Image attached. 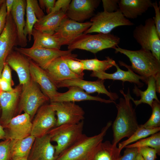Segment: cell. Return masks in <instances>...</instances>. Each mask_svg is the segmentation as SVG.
I'll use <instances>...</instances> for the list:
<instances>
[{
  "label": "cell",
  "mask_w": 160,
  "mask_h": 160,
  "mask_svg": "<svg viewBox=\"0 0 160 160\" xmlns=\"http://www.w3.org/2000/svg\"><path fill=\"white\" fill-rule=\"evenodd\" d=\"M18 160H28V158H25L21 159H19Z\"/></svg>",
  "instance_id": "f5cc1de1"
},
{
  "label": "cell",
  "mask_w": 160,
  "mask_h": 160,
  "mask_svg": "<svg viewBox=\"0 0 160 160\" xmlns=\"http://www.w3.org/2000/svg\"><path fill=\"white\" fill-rule=\"evenodd\" d=\"M160 127L153 128H146L139 125L138 129L127 140L119 143L118 148L122 150L130 143L144 138L159 132Z\"/></svg>",
  "instance_id": "d6a6232c"
},
{
  "label": "cell",
  "mask_w": 160,
  "mask_h": 160,
  "mask_svg": "<svg viewBox=\"0 0 160 160\" xmlns=\"http://www.w3.org/2000/svg\"><path fill=\"white\" fill-rule=\"evenodd\" d=\"M75 55L72 53L57 58L45 70L55 84L67 80L78 78L83 79V77L78 75L71 71L66 62L67 58Z\"/></svg>",
  "instance_id": "e0dca14e"
},
{
  "label": "cell",
  "mask_w": 160,
  "mask_h": 160,
  "mask_svg": "<svg viewBox=\"0 0 160 160\" xmlns=\"http://www.w3.org/2000/svg\"><path fill=\"white\" fill-rule=\"evenodd\" d=\"M14 48L15 50L32 60L44 70L56 58L72 54V51L42 47L25 48L15 47Z\"/></svg>",
  "instance_id": "9c48e42d"
},
{
  "label": "cell",
  "mask_w": 160,
  "mask_h": 160,
  "mask_svg": "<svg viewBox=\"0 0 160 160\" xmlns=\"http://www.w3.org/2000/svg\"><path fill=\"white\" fill-rule=\"evenodd\" d=\"M32 36L33 43L32 48L42 47L49 49H60L64 45L63 41L55 35L41 32L33 28Z\"/></svg>",
  "instance_id": "83f0119b"
},
{
  "label": "cell",
  "mask_w": 160,
  "mask_h": 160,
  "mask_svg": "<svg viewBox=\"0 0 160 160\" xmlns=\"http://www.w3.org/2000/svg\"><path fill=\"white\" fill-rule=\"evenodd\" d=\"M152 6L154 9L155 15L153 18L157 33L160 36V11L157 1L152 2Z\"/></svg>",
  "instance_id": "b9f144b4"
},
{
  "label": "cell",
  "mask_w": 160,
  "mask_h": 160,
  "mask_svg": "<svg viewBox=\"0 0 160 160\" xmlns=\"http://www.w3.org/2000/svg\"><path fill=\"white\" fill-rule=\"evenodd\" d=\"M77 55L70 57L66 60L67 64L71 71L74 73L79 76L83 77L84 70L82 63L76 58Z\"/></svg>",
  "instance_id": "d590c367"
},
{
  "label": "cell",
  "mask_w": 160,
  "mask_h": 160,
  "mask_svg": "<svg viewBox=\"0 0 160 160\" xmlns=\"http://www.w3.org/2000/svg\"><path fill=\"white\" fill-rule=\"evenodd\" d=\"M119 62L121 66L126 67L128 70L124 71L121 70L118 65L116 63L114 66L116 68V71L113 73H109L103 71L92 72L90 76L103 80L109 79L120 80L123 82L127 81L137 84L139 87H142L143 84L141 83L140 80H141L145 83L144 79L135 73L132 70L129 65H127L122 61H119Z\"/></svg>",
  "instance_id": "d6986e66"
},
{
  "label": "cell",
  "mask_w": 160,
  "mask_h": 160,
  "mask_svg": "<svg viewBox=\"0 0 160 160\" xmlns=\"http://www.w3.org/2000/svg\"><path fill=\"white\" fill-rule=\"evenodd\" d=\"M15 140L5 139L0 142V160H10L12 149Z\"/></svg>",
  "instance_id": "8d00e7d4"
},
{
  "label": "cell",
  "mask_w": 160,
  "mask_h": 160,
  "mask_svg": "<svg viewBox=\"0 0 160 160\" xmlns=\"http://www.w3.org/2000/svg\"><path fill=\"white\" fill-rule=\"evenodd\" d=\"M139 152L144 160H156L157 154L154 149L148 147L138 148Z\"/></svg>",
  "instance_id": "74e56055"
},
{
  "label": "cell",
  "mask_w": 160,
  "mask_h": 160,
  "mask_svg": "<svg viewBox=\"0 0 160 160\" xmlns=\"http://www.w3.org/2000/svg\"><path fill=\"white\" fill-rule=\"evenodd\" d=\"M91 22L80 23L68 18L64 19L54 35L68 45L75 38L83 33L92 25Z\"/></svg>",
  "instance_id": "ac0fdd59"
},
{
  "label": "cell",
  "mask_w": 160,
  "mask_h": 160,
  "mask_svg": "<svg viewBox=\"0 0 160 160\" xmlns=\"http://www.w3.org/2000/svg\"><path fill=\"white\" fill-rule=\"evenodd\" d=\"M4 1V0H0V6L2 4Z\"/></svg>",
  "instance_id": "816d5d0a"
},
{
  "label": "cell",
  "mask_w": 160,
  "mask_h": 160,
  "mask_svg": "<svg viewBox=\"0 0 160 160\" xmlns=\"http://www.w3.org/2000/svg\"><path fill=\"white\" fill-rule=\"evenodd\" d=\"M30 63L31 78L39 85L42 92L51 101L59 93L57 88L45 70L31 60Z\"/></svg>",
  "instance_id": "ffe728a7"
},
{
  "label": "cell",
  "mask_w": 160,
  "mask_h": 160,
  "mask_svg": "<svg viewBox=\"0 0 160 160\" xmlns=\"http://www.w3.org/2000/svg\"><path fill=\"white\" fill-rule=\"evenodd\" d=\"M0 78L12 84L11 71L9 66L5 63L1 74Z\"/></svg>",
  "instance_id": "f6af8a7d"
},
{
  "label": "cell",
  "mask_w": 160,
  "mask_h": 160,
  "mask_svg": "<svg viewBox=\"0 0 160 160\" xmlns=\"http://www.w3.org/2000/svg\"><path fill=\"white\" fill-rule=\"evenodd\" d=\"M143 147H150L155 149L157 154H160V132H158L148 137L142 139L132 144H129L126 148H139Z\"/></svg>",
  "instance_id": "836d02e7"
},
{
  "label": "cell",
  "mask_w": 160,
  "mask_h": 160,
  "mask_svg": "<svg viewBox=\"0 0 160 160\" xmlns=\"http://www.w3.org/2000/svg\"><path fill=\"white\" fill-rule=\"evenodd\" d=\"M70 0H58L56 1L51 12L48 15L62 10L66 12L71 2Z\"/></svg>",
  "instance_id": "60d3db41"
},
{
  "label": "cell",
  "mask_w": 160,
  "mask_h": 160,
  "mask_svg": "<svg viewBox=\"0 0 160 160\" xmlns=\"http://www.w3.org/2000/svg\"><path fill=\"white\" fill-rule=\"evenodd\" d=\"M114 49L116 53L123 54L129 58L132 64L130 66L132 70L144 78L146 84L149 77L155 76L160 72V61L150 50L142 48L131 50L118 46Z\"/></svg>",
  "instance_id": "3957f363"
},
{
  "label": "cell",
  "mask_w": 160,
  "mask_h": 160,
  "mask_svg": "<svg viewBox=\"0 0 160 160\" xmlns=\"http://www.w3.org/2000/svg\"><path fill=\"white\" fill-rule=\"evenodd\" d=\"M17 45V29L10 14L7 17L5 28L0 35V77L7 57Z\"/></svg>",
  "instance_id": "4fadbf2b"
},
{
  "label": "cell",
  "mask_w": 160,
  "mask_h": 160,
  "mask_svg": "<svg viewBox=\"0 0 160 160\" xmlns=\"http://www.w3.org/2000/svg\"><path fill=\"white\" fill-rule=\"evenodd\" d=\"M120 92L124 97L119 99V102L115 104L117 110L116 118L112 124L113 139L112 144L116 145L123 138H129L139 127L135 110L131 101L132 97L129 88L125 94L123 90Z\"/></svg>",
  "instance_id": "6da1fadb"
},
{
  "label": "cell",
  "mask_w": 160,
  "mask_h": 160,
  "mask_svg": "<svg viewBox=\"0 0 160 160\" xmlns=\"http://www.w3.org/2000/svg\"><path fill=\"white\" fill-rule=\"evenodd\" d=\"M78 60L82 63L84 70L92 71V72H105L116 63L115 61L109 57H107L105 60H103L97 58Z\"/></svg>",
  "instance_id": "1f68e13d"
},
{
  "label": "cell",
  "mask_w": 160,
  "mask_h": 160,
  "mask_svg": "<svg viewBox=\"0 0 160 160\" xmlns=\"http://www.w3.org/2000/svg\"><path fill=\"white\" fill-rule=\"evenodd\" d=\"M31 120L25 113L14 116L4 128L5 140H20L31 135Z\"/></svg>",
  "instance_id": "5bb4252c"
},
{
  "label": "cell",
  "mask_w": 160,
  "mask_h": 160,
  "mask_svg": "<svg viewBox=\"0 0 160 160\" xmlns=\"http://www.w3.org/2000/svg\"><path fill=\"white\" fill-rule=\"evenodd\" d=\"M133 37L141 48L150 50L160 61V36L156 31L153 20L149 18L144 24L136 26L133 32Z\"/></svg>",
  "instance_id": "ba28073f"
},
{
  "label": "cell",
  "mask_w": 160,
  "mask_h": 160,
  "mask_svg": "<svg viewBox=\"0 0 160 160\" xmlns=\"http://www.w3.org/2000/svg\"><path fill=\"white\" fill-rule=\"evenodd\" d=\"M84 122L76 124H67L55 127L47 133L51 140L56 142L55 156L57 158L62 153L71 146L84 135Z\"/></svg>",
  "instance_id": "5b68a950"
},
{
  "label": "cell",
  "mask_w": 160,
  "mask_h": 160,
  "mask_svg": "<svg viewBox=\"0 0 160 160\" xmlns=\"http://www.w3.org/2000/svg\"><path fill=\"white\" fill-rule=\"evenodd\" d=\"M136 160H144L139 151L138 153L137 156Z\"/></svg>",
  "instance_id": "f907efd6"
},
{
  "label": "cell",
  "mask_w": 160,
  "mask_h": 160,
  "mask_svg": "<svg viewBox=\"0 0 160 160\" xmlns=\"http://www.w3.org/2000/svg\"><path fill=\"white\" fill-rule=\"evenodd\" d=\"M147 84V88L144 91H142L139 89L137 86L135 85L133 91L134 93L137 96H140V98L139 100H135L132 97L131 100L137 106L142 103L148 104L151 107L153 102L156 100L160 102L156 94V90L155 86V79L154 76L149 77L148 80Z\"/></svg>",
  "instance_id": "f1b7e54d"
},
{
  "label": "cell",
  "mask_w": 160,
  "mask_h": 160,
  "mask_svg": "<svg viewBox=\"0 0 160 160\" xmlns=\"http://www.w3.org/2000/svg\"><path fill=\"white\" fill-rule=\"evenodd\" d=\"M155 79V86L156 92H160V72L158 73L154 76Z\"/></svg>",
  "instance_id": "c3c4849f"
},
{
  "label": "cell",
  "mask_w": 160,
  "mask_h": 160,
  "mask_svg": "<svg viewBox=\"0 0 160 160\" xmlns=\"http://www.w3.org/2000/svg\"><path fill=\"white\" fill-rule=\"evenodd\" d=\"M30 60L25 56L15 50H12L6 59L5 63L17 73L20 85H24L31 78Z\"/></svg>",
  "instance_id": "7402d4cb"
},
{
  "label": "cell",
  "mask_w": 160,
  "mask_h": 160,
  "mask_svg": "<svg viewBox=\"0 0 160 160\" xmlns=\"http://www.w3.org/2000/svg\"><path fill=\"white\" fill-rule=\"evenodd\" d=\"M152 2L150 0H120L118 5L119 9L125 17L134 19L152 7Z\"/></svg>",
  "instance_id": "d4e9b609"
},
{
  "label": "cell",
  "mask_w": 160,
  "mask_h": 160,
  "mask_svg": "<svg viewBox=\"0 0 160 160\" xmlns=\"http://www.w3.org/2000/svg\"><path fill=\"white\" fill-rule=\"evenodd\" d=\"M104 80L99 79L96 81H90L78 78L63 81L55 84L57 88L70 86L78 87L89 94L95 92H97L98 94H105L110 98V100L115 101L119 98V96L116 93L107 90L104 84Z\"/></svg>",
  "instance_id": "9a60e30c"
},
{
  "label": "cell",
  "mask_w": 160,
  "mask_h": 160,
  "mask_svg": "<svg viewBox=\"0 0 160 160\" xmlns=\"http://www.w3.org/2000/svg\"><path fill=\"white\" fill-rule=\"evenodd\" d=\"M91 27L84 33H98L108 34L115 28L121 26H132L134 23L125 17L119 9L112 13L105 11L99 12L92 16Z\"/></svg>",
  "instance_id": "52a82bcc"
},
{
  "label": "cell",
  "mask_w": 160,
  "mask_h": 160,
  "mask_svg": "<svg viewBox=\"0 0 160 160\" xmlns=\"http://www.w3.org/2000/svg\"><path fill=\"white\" fill-rule=\"evenodd\" d=\"M22 85L17 111L27 113L32 120L39 108L49 99L31 78Z\"/></svg>",
  "instance_id": "8992f818"
},
{
  "label": "cell",
  "mask_w": 160,
  "mask_h": 160,
  "mask_svg": "<svg viewBox=\"0 0 160 160\" xmlns=\"http://www.w3.org/2000/svg\"><path fill=\"white\" fill-rule=\"evenodd\" d=\"M15 0H5L7 16L10 14L14 4Z\"/></svg>",
  "instance_id": "7dc6e473"
},
{
  "label": "cell",
  "mask_w": 160,
  "mask_h": 160,
  "mask_svg": "<svg viewBox=\"0 0 160 160\" xmlns=\"http://www.w3.org/2000/svg\"><path fill=\"white\" fill-rule=\"evenodd\" d=\"M100 1L99 0H72L66 12L67 17L82 23L92 17Z\"/></svg>",
  "instance_id": "2e32d148"
},
{
  "label": "cell",
  "mask_w": 160,
  "mask_h": 160,
  "mask_svg": "<svg viewBox=\"0 0 160 160\" xmlns=\"http://www.w3.org/2000/svg\"><path fill=\"white\" fill-rule=\"evenodd\" d=\"M5 133L3 127L0 123V140L5 139Z\"/></svg>",
  "instance_id": "681fc988"
},
{
  "label": "cell",
  "mask_w": 160,
  "mask_h": 160,
  "mask_svg": "<svg viewBox=\"0 0 160 160\" xmlns=\"http://www.w3.org/2000/svg\"><path fill=\"white\" fill-rule=\"evenodd\" d=\"M68 90L64 93L59 92L51 101V102H62L80 101L84 100H95L105 103H113L115 101L110 99L107 100L102 98L98 96L90 95L81 88L76 86L68 87Z\"/></svg>",
  "instance_id": "cb8c5ba5"
},
{
  "label": "cell",
  "mask_w": 160,
  "mask_h": 160,
  "mask_svg": "<svg viewBox=\"0 0 160 160\" xmlns=\"http://www.w3.org/2000/svg\"><path fill=\"white\" fill-rule=\"evenodd\" d=\"M152 113L149 119L144 124L140 125L146 128H153L160 126V102L154 100L152 106Z\"/></svg>",
  "instance_id": "e575fe53"
},
{
  "label": "cell",
  "mask_w": 160,
  "mask_h": 160,
  "mask_svg": "<svg viewBox=\"0 0 160 160\" xmlns=\"http://www.w3.org/2000/svg\"><path fill=\"white\" fill-rule=\"evenodd\" d=\"M22 87V85L19 84L12 91L2 92L1 94L0 107L1 113L0 123L3 128L15 116L17 111Z\"/></svg>",
  "instance_id": "7c38bea8"
},
{
  "label": "cell",
  "mask_w": 160,
  "mask_h": 160,
  "mask_svg": "<svg viewBox=\"0 0 160 160\" xmlns=\"http://www.w3.org/2000/svg\"><path fill=\"white\" fill-rule=\"evenodd\" d=\"M35 115L32 122L31 135L35 138L44 136L56 127L55 112L50 104L43 105Z\"/></svg>",
  "instance_id": "30bf717a"
},
{
  "label": "cell",
  "mask_w": 160,
  "mask_h": 160,
  "mask_svg": "<svg viewBox=\"0 0 160 160\" xmlns=\"http://www.w3.org/2000/svg\"><path fill=\"white\" fill-rule=\"evenodd\" d=\"M120 41L118 36L111 33L94 35L83 33L72 40L68 45V50L79 49L96 54L105 49H114L118 46Z\"/></svg>",
  "instance_id": "277c9868"
},
{
  "label": "cell",
  "mask_w": 160,
  "mask_h": 160,
  "mask_svg": "<svg viewBox=\"0 0 160 160\" xmlns=\"http://www.w3.org/2000/svg\"><path fill=\"white\" fill-rule=\"evenodd\" d=\"M2 92V91H1V89L0 88V97L1 94Z\"/></svg>",
  "instance_id": "db71d44e"
},
{
  "label": "cell",
  "mask_w": 160,
  "mask_h": 160,
  "mask_svg": "<svg viewBox=\"0 0 160 160\" xmlns=\"http://www.w3.org/2000/svg\"><path fill=\"white\" fill-rule=\"evenodd\" d=\"M1 5L0 6V7H1Z\"/></svg>",
  "instance_id": "11a10c76"
},
{
  "label": "cell",
  "mask_w": 160,
  "mask_h": 160,
  "mask_svg": "<svg viewBox=\"0 0 160 160\" xmlns=\"http://www.w3.org/2000/svg\"><path fill=\"white\" fill-rule=\"evenodd\" d=\"M55 2V0H39L38 3L41 8L45 9L48 15L51 12Z\"/></svg>",
  "instance_id": "ee69618b"
},
{
  "label": "cell",
  "mask_w": 160,
  "mask_h": 160,
  "mask_svg": "<svg viewBox=\"0 0 160 160\" xmlns=\"http://www.w3.org/2000/svg\"><path fill=\"white\" fill-rule=\"evenodd\" d=\"M12 84L8 81L0 78V88L2 92H9L12 91L13 88Z\"/></svg>",
  "instance_id": "bcb514c9"
},
{
  "label": "cell",
  "mask_w": 160,
  "mask_h": 160,
  "mask_svg": "<svg viewBox=\"0 0 160 160\" xmlns=\"http://www.w3.org/2000/svg\"><path fill=\"white\" fill-rule=\"evenodd\" d=\"M50 104L57 116L56 127L64 124H77L84 119V111L74 102H52Z\"/></svg>",
  "instance_id": "8fae6325"
},
{
  "label": "cell",
  "mask_w": 160,
  "mask_h": 160,
  "mask_svg": "<svg viewBox=\"0 0 160 160\" xmlns=\"http://www.w3.org/2000/svg\"><path fill=\"white\" fill-rule=\"evenodd\" d=\"M112 124L110 121L98 134L83 136L73 145L62 153L55 160H93L107 132Z\"/></svg>",
  "instance_id": "7a4b0ae2"
},
{
  "label": "cell",
  "mask_w": 160,
  "mask_h": 160,
  "mask_svg": "<svg viewBox=\"0 0 160 160\" xmlns=\"http://www.w3.org/2000/svg\"><path fill=\"white\" fill-rule=\"evenodd\" d=\"M123 155L121 156L119 160H136L138 153V148H126Z\"/></svg>",
  "instance_id": "ab89813d"
},
{
  "label": "cell",
  "mask_w": 160,
  "mask_h": 160,
  "mask_svg": "<svg viewBox=\"0 0 160 160\" xmlns=\"http://www.w3.org/2000/svg\"><path fill=\"white\" fill-rule=\"evenodd\" d=\"M26 19L24 28V34L28 41L31 39L32 33L34 25L45 15L36 0H26Z\"/></svg>",
  "instance_id": "484cf974"
},
{
  "label": "cell",
  "mask_w": 160,
  "mask_h": 160,
  "mask_svg": "<svg viewBox=\"0 0 160 160\" xmlns=\"http://www.w3.org/2000/svg\"><path fill=\"white\" fill-rule=\"evenodd\" d=\"M26 0H15L11 14L15 24L17 35V45L24 47L27 44L28 39L24 34L25 26V15Z\"/></svg>",
  "instance_id": "603a6c76"
},
{
  "label": "cell",
  "mask_w": 160,
  "mask_h": 160,
  "mask_svg": "<svg viewBox=\"0 0 160 160\" xmlns=\"http://www.w3.org/2000/svg\"><path fill=\"white\" fill-rule=\"evenodd\" d=\"M35 138L30 135L21 139L15 140L12 149L10 160L28 158Z\"/></svg>",
  "instance_id": "f546056e"
},
{
  "label": "cell",
  "mask_w": 160,
  "mask_h": 160,
  "mask_svg": "<svg viewBox=\"0 0 160 160\" xmlns=\"http://www.w3.org/2000/svg\"><path fill=\"white\" fill-rule=\"evenodd\" d=\"M7 17L5 0H4L0 8V35L5 28Z\"/></svg>",
  "instance_id": "7bdbcfd3"
},
{
  "label": "cell",
  "mask_w": 160,
  "mask_h": 160,
  "mask_svg": "<svg viewBox=\"0 0 160 160\" xmlns=\"http://www.w3.org/2000/svg\"><path fill=\"white\" fill-rule=\"evenodd\" d=\"M47 134L36 137L28 158V160H55V146Z\"/></svg>",
  "instance_id": "44dd1931"
},
{
  "label": "cell",
  "mask_w": 160,
  "mask_h": 160,
  "mask_svg": "<svg viewBox=\"0 0 160 160\" xmlns=\"http://www.w3.org/2000/svg\"><path fill=\"white\" fill-rule=\"evenodd\" d=\"M121 150L109 141L102 142L93 160H119Z\"/></svg>",
  "instance_id": "4dcf8cb0"
},
{
  "label": "cell",
  "mask_w": 160,
  "mask_h": 160,
  "mask_svg": "<svg viewBox=\"0 0 160 160\" xmlns=\"http://www.w3.org/2000/svg\"><path fill=\"white\" fill-rule=\"evenodd\" d=\"M67 18L66 12L62 10L47 15L36 23L33 28L41 32L53 34L63 21Z\"/></svg>",
  "instance_id": "4316f807"
},
{
  "label": "cell",
  "mask_w": 160,
  "mask_h": 160,
  "mask_svg": "<svg viewBox=\"0 0 160 160\" xmlns=\"http://www.w3.org/2000/svg\"><path fill=\"white\" fill-rule=\"evenodd\" d=\"M119 0H102L104 11L108 12H114L119 9Z\"/></svg>",
  "instance_id": "f35d334b"
}]
</instances>
